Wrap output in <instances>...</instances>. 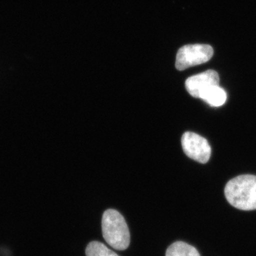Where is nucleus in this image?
Listing matches in <instances>:
<instances>
[{"label":"nucleus","instance_id":"f257e3e1","mask_svg":"<svg viewBox=\"0 0 256 256\" xmlns=\"http://www.w3.org/2000/svg\"><path fill=\"white\" fill-rule=\"evenodd\" d=\"M226 198L232 206L242 210H256V176L240 175L232 178L224 190Z\"/></svg>","mask_w":256,"mask_h":256},{"label":"nucleus","instance_id":"f03ea898","mask_svg":"<svg viewBox=\"0 0 256 256\" xmlns=\"http://www.w3.org/2000/svg\"><path fill=\"white\" fill-rule=\"evenodd\" d=\"M102 232L106 242L116 250L127 249L130 242L128 224L118 210H108L102 218Z\"/></svg>","mask_w":256,"mask_h":256},{"label":"nucleus","instance_id":"7ed1b4c3","mask_svg":"<svg viewBox=\"0 0 256 256\" xmlns=\"http://www.w3.org/2000/svg\"><path fill=\"white\" fill-rule=\"evenodd\" d=\"M213 55L214 50L210 45H185L178 50L175 66L178 70H184L190 67L206 63Z\"/></svg>","mask_w":256,"mask_h":256},{"label":"nucleus","instance_id":"20e7f679","mask_svg":"<svg viewBox=\"0 0 256 256\" xmlns=\"http://www.w3.org/2000/svg\"><path fill=\"white\" fill-rule=\"evenodd\" d=\"M182 146L186 156L198 162L205 164L210 159L212 148L210 143L200 134L192 132L184 133Z\"/></svg>","mask_w":256,"mask_h":256},{"label":"nucleus","instance_id":"39448f33","mask_svg":"<svg viewBox=\"0 0 256 256\" xmlns=\"http://www.w3.org/2000/svg\"><path fill=\"white\" fill-rule=\"evenodd\" d=\"M220 76L216 72L208 70L186 79L185 87L192 97L200 98L201 94L210 88L220 86Z\"/></svg>","mask_w":256,"mask_h":256},{"label":"nucleus","instance_id":"423d86ee","mask_svg":"<svg viewBox=\"0 0 256 256\" xmlns=\"http://www.w3.org/2000/svg\"><path fill=\"white\" fill-rule=\"evenodd\" d=\"M200 98L204 100L212 107H220L226 101L227 94L225 90L220 86H215L202 94Z\"/></svg>","mask_w":256,"mask_h":256},{"label":"nucleus","instance_id":"0eeeda50","mask_svg":"<svg viewBox=\"0 0 256 256\" xmlns=\"http://www.w3.org/2000/svg\"><path fill=\"white\" fill-rule=\"evenodd\" d=\"M166 256H200L194 247L182 242L172 244L166 252Z\"/></svg>","mask_w":256,"mask_h":256},{"label":"nucleus","instance_id":"6e6552de","mask_svg":"<svg viewBox=\"0 0 256 256\" xmlns=\"http://www.w3.org/2000/svg\"><path fill=\"white\" fill-rule=\"evenodd\" d=\"M86 256H119L102 242H90L86 249Z\"/></svg>","mask_w":256,"mask_h":256}]
</instances>
